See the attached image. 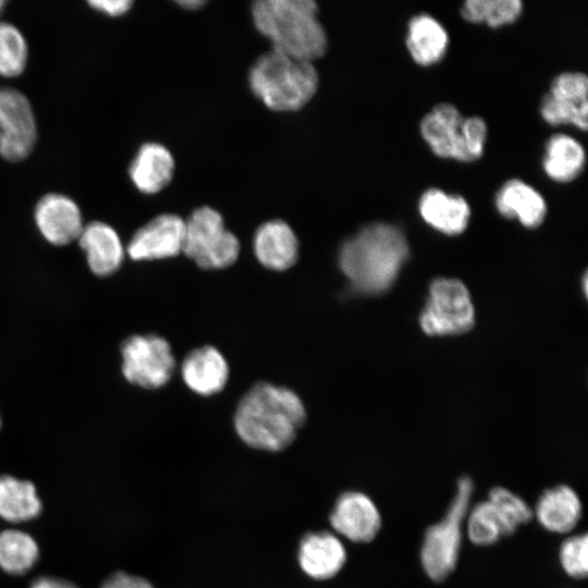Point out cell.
Returning <instances> with one entry per match:
<instances>
[{"label": "cell", "mask_w": 588, "mask_h": 588, "mask_svg": "<svg viewBox=\"0 0 588 588\" xmlns=\"http://www.w3.org/2000/svg\"><path fill=\"white\" fill-rule=\"evenodd\" d=\"M560 563L564 572L576 579L588 573V538L586 534L567 538L560 548Z\"/></svg>", "instance_id": "4dcf8cb0"}, {"label": "cell", "mask_w": 588, "mask_h": 588, "mask_svg": "<svg viewBox=\"0 0 588 588\" xmlns=\"http://www.w3.org/2000/svg\"><path fill=\"white\" fill-rule=\"evenodd\" d=\"M408 254L407 241L399 228L376 222L342 244L339 266L355 291L380 294L392 286Z\"/></svg>", "instance_id": "7a4b0ae2"}, {"label": "cell", "mask_w": 588, "mask_h": 588, "mask_svg": "<svg viewBox=\"0 0 588 588\" xmlns=\"http://www.w3.org/2000/svg\"><path fill=\"white\" fill-rule=\"evenodd\" d=\"M585 161L584 147L569 135H552L546 144L543 170L555 182L574 180L581 172Z\"/></svg>", "instance_id": "d4e9b609"}, {"label": "cell", "mask_w": 588, "mask_h": 588, "mask_svg": "<svg viewBox=\"0 0 588 588\" xmlns=\"http://www.w3.org/2000/svg\"><path fill=\"white\" fill-rule=\"evenodd\" d=\"M205 1L201 0H184L177 1V4L186 10H198L205 5Z\"/></svg>", "instance_id": "e575fe53"}, {"label": "cell", "mask_w": 588, "mask_h": 588, "mask_svg": "<svg viewBox=\"0 0 588 588\" xmlns=\"http://www.w3.org/2000/svg\"><path fill=\"white\" fill-rule=\"evenodd\" d=\"M495 207L507 219H517L524 226L536 228L547 213L542 195L529 184L513 179L505 182L495 195Z\"/></svg>", "instance_id": "7402d4cb"}, {"label": "cell", "mask_w": 588, "mask_h": 588, "mask_svg": "<svg viewBox=\"0 0 588 588\" xmlns=\"http://www.w3.org/2000/svg\"><path fill=\"white\" fill-rule=\"evenodd\" d=\"M488 500L497 510L506 535L513 534L518 526L528 523L534 516V511L520 497L503 487L492 488Z\"/></svg>", "instance_id": "f546056e"}, {"label": "cell", "mask_w": 588, "mask_h": 588, "mask_svg": "<svg viewBox=\"0 0 588 588\" xmlns=\"http://www.w3.org/2000/svg\"><path fill=\"white\" fill-rule=\"evenodd\" d=\"M185 220L177 215L163 213L139 228L126 249L136 261L171 258L183 249Z\"/></svg>", "instance_id": "7c38bea8"}, {"label": "cell", "mask_w": 588, "mask_h": 588, "mask_svg": "<svg viewBox=\"0 0 588 588\" xmlns=\"http://www.w3.org/2000/svg\"><path fill=\"white\" fill-rule=\"evenodd\" d=\"M473 489L471 479L461 477L445 516L425 534L420 560L426 574L436 581L445 579L456 566L463 522L469 510Z\"/></svg>", "instance_id": "8992f818"}, {"label": "cell", "mask_w": 588, "mask_h": 588, "mask_svg": "<svg viewBox=\"0 0 588 588\" xmlns=\"http://www.w3.org/2000/svg\"><path fill=\"white\" fill-rule=\"evenodd\" d=\"M88 3L93 9L113 17L124 15L134 4L131 0H94Z\"/></svg>", "instance_id": "d6a6232c"}, {"label": "cell", "mask_w": 588, "mask_h": 588, "mask_svg": "<svg viewBox=\"0 0 588 588\" xmlns=\"http://www.w3.org/2000/svg\"><path fill=\"white\" fill-rule=\"evenodd\" d=\"M257 260L267 269L284 271L298 259L299 243L292 228L273 219L260 224L253 238Z\"/></svg>", "instance_id": "2e32d148"}, {"label": "cell", "mask_w": 588, "mask_h": 588, "mask_svg": "<svg viewBox=\"0 0 588 588\" xmlns=\"http://www.w3.org/2000/svg\"><path fill=\"white\" fill-rule=\"evenodd\" d=\"M523 11L520 0H467L461 8L462 16L471 23L499 27L516 21Z\"/></svg>", "instance_id": "4316f807"}, {"label": "cell", "mask_w": 588, "mask_h": 588, "mask_svg": "<svg viewBox=\"0 0 588 588\" xmlns=\"http://www.w3.org/2000/svg\"><path fill=\"white\" fill-rule=\"evenodd\" d=\"M121 371L130 383L144 389L167 384L175 369V358L169 342L156 334H134L120 348Z\"/></svg>", "instance_id": "ba28073f"}, {"label": "cell", "mask_w": 588, "mask_h": 588, "mask_svg": "<svg viewBox=\"0 0 588 588\" xmlns=\"http://www.w3.org/2000/svg\"><path fill=\"white\" fill-rule=\"evenodd\" d=\"M185 384L195 393L208 396L220 392L228 382L229 366L213 346L205 345L191 351L181 365Z\"/></svg>", "instance_id": "ac0fdd59"}, {"label": "cell", "mask_w": 588, "mask_h": 588, "mask_svg": "<svg viewBox=\"0 0 588 588\" xmlns=\"http://www.w3.org/2000/svg\"><path fill=\"white\" fill-rule=\"evenodd\" d=\"M418 210L426 223L446 235L462 233L469 221L467 200L440 188H429L421 195Z\"/></svg>", "instance_id": "d6986e66"}, {"label": "cell", "mask_w": 588, "mask_h": 588, "mask_svg": "<svg viewBox=\"0 0 588 588\" xmlns=\"http://www.w3.org/2000/svg\"><path fill=\"white\" fill-rule=\"evenodd\" d=\"M588 78L580 72L555 76L540 103L543 120L551 125L572 124L583 131L588 124Z\"/></svg>", "instance_id": "8fae6325"}, {"label": "cell", "mask_w": 588, "mask_h": 588, "mask_svg": "<svg viewBox=\"0 0 588 588\" xmlns=\"http://www.w3.org/2000/svg\"><path fill=\"white\" fill-rule=\"evenodd\" d=\"M240 241L226 229L222 215L215 208H196L185 220L182 253L207 270L233 265L240 254Z\"/></svg>", "instance_id": "52a82bcc"}, {"label": "cell", "mask_w": 588, "mask_h": 588, "mask_svg": "<svg viewBox=\"0 0 588 588\" xmlns=\"http://www.w3.org/2000/svg\"><path fill=\"white\" fill-rule=\"evenodd\" d=\"M305 420V406L294 391L258 382L240 400L234 428L248 446L278 452L294 441Z\"/></svg>", "instance_id": "6da1fadb"}, {"label": "cell", "mask_w": 588, "mask_h": 588, "mask_svg": "<svg viewBox=\"0 0 588 588\" xmlns=\"http://www.w3.org/2000/svg\"><path fill=\"white\" fill-rule=\"evenodd\" d=\"M466 516L467 535L474 544L489 546L506 536L504 525L489 500L477 503Z\"/></svg>", "instance_id": "83f0119b"}, {"label": "cell", "mask_w": 588, "mask_h": 588, "mask_svg": "<svg viewBox=\"0 0 588 588\" xmlns=\"http://www.w3.org/2000/svg\"><path fill=\"white\" fill-rule=\"evenodd\" d=\"M175 162L170 150L158 143L140 146L130 164L128 174L144 194L161 192L172 180Z\"/></svg>", "instance_id": "ffe728a7"}, {"label": "cell", "mask_w": 588, "mask_h": 588, "mask_svg": "<svg viewBox=\"0 0 588 588\" xmlns=\"http://www.w3.org/2000/svg\"><path fill=\"white\" fill-rule=\"evenodd\" d=\"M30 588H77V586L63 578L41 576L32 583Z\"/></svg>", "instance_id": "836d02e7"}, {"label": "cell", "mask_w": 588, "mask_h": 588, "mask_svg": "<svg viewBox=\"0 0 588 588\" xmlns=\"http://www.w3.org/2000/svg\"><path fill=\"white\" fill-rule=\"evenodd\" d=\"M581 512L580 499L573 488L559 485L542 492L536 503L534 515L547 530L565 534L575 528Z\"/></svg>", "instance_id": "44dd1931"}, {"label": "cell", "mask_w": 588, "mask_h": 588, "mask_svg": "<svg viewBox=\"0 0 588 588\" xmlns=\"http://www.w3.org/2000/svg\"><path fill=\"white\" fill-rule=\"evenodd\" d=\"M248 85L254 96L270 110L293 112L313 99L319 76L313 62L270 50L252 65Z\"/></svg>", "instance_id": "277c9868"}, {"label": "cell", "mask_w": 588, "mask_h": 588, "mask_svg": "<svg viewBox=\"0 0 588 588\" xmlns=\"http://www.w3.org/2000/svg\"><path fill=\"white\" fill-rule=\"evenodd\" d=\"M39 547L36 540L20 529L0 532V568L10 575H23L36 564Z\"/></svg>", "instance_id": "484cf974"}, {"label": "cell", "mask_w": 588, "mask_h": 588, "mask_svg": "<svg viewBox=\"0 0 588 588\" xmlns=\"http://www.w3.org/2000/svg\"><path fill=\"white\" fill-rule=\"evenodd\" d=\"M1 426H2V420H1V415H0V429H1Z\"/></svg>", "instance_id": "8d00e7d4"}, {"label": "cell", "mask_w": 588, "mask_h": 588, "mask_svg": "<svg viewBox=\"0 0 588 588\" xmlns=\"http://www.w3.org/2000/svg\"><path fill=\"white\" fill-rule=\"evenodd\" d=\"M420 133L438 157L469 162L483 154L487 125L479 117L463 118L451 103H439L422 118Z\"/></svg>", "instance_id": "5b68a950"}, {"label": "cell", "mask_w": 588, "mask_h": 588, "mask_svg": "<svg viewBox=\"0 0 588 588\" xmlns=\"http://www.w3.org/2000/svg\"><path fill=\"white\" fill-rule=\"evenodd\" d=\"M34 219L42 237L56 246L77 241L85 225L77 204L58 193L47 194L39 199Z\"/></svg>", "instance_id": "5bb4252c"}, {"label": "cell", "mask_w": 588, "mask_h": 588, "mask_svg": "<svg viewBox=\"0 0 588 588\" xmlns=\"http://www.w3.org/2000/svg\"><path fill=\"white\" fill-rule=\"evenodd\" d=\"M474 306L467 287L456 279L434 280L419 323L429 335H451L468 331L474 324Z\"/></svg>", "instance_id": "9c48e42d"}, {"label": "cell", "mask_w": 588, "mask_h": 588, "mask_svg": "<svg viewBox=\"0 0 588 588\" xmlns=\"http://www.w3.org/2000/svg\"><path fill=\"white\" fill-rule=\"evenodd\" d=\"M332 528L353 542H369L380 530L381 515L375 502L359 491L342 493L329 516Z\"/></svg>", "instance_id": "4fadbf2b"}, {"label": "cell", "mask_w": 588, "mask_h": 588, "mask_svg": "<svg viewBox=\"0 0 588 588\" xmlns=\"http://www.w3.org/2000/svg\"><path fill=\"white\" fill-rule=\"evenodd\" d=\"M42 503L29 480L0 476V517L9 523L29 522L39 516Z\"/></svg>", "instance_id": "cb8c5ba5"}, {"label": "cell", "mask_w": 588, "mask_h": 588, "mask_svg": "<svg viewBox=\"0 0 588 588\" xmlns=\"http://www.w3.org/2000/svg\"><path fill=\"white\" fill-rule=\"evenodd\" d=\"M100 588H154V586L144 577L117 572L110 575Z\"/></svg>", "instance_id": "1f68e13d"}, {"label": "cell", "mask_w": 588, "mask_h": 588, "mask_svg": "<svg viewBox=\"0 0 588 588\" xmlns=\"http://www.w3.org/2000/svg\"><path fill=\"white\" fill-rule=\"evenodd\" d=\"M27 59L28 47L23 34L13 24L0 22V75H21Z\"/></svg>", "instance_id": "f1b7e54d"}, {"label": "cell", "mask_w": 588, "mask_h": 588, "mask_svg": "<svg viewBox=\"0 0 588 588\" xmlns=\"http://www.w3.org/2000/svg\"><path fill=\"white\" fill-rule=\"evenodd\" d=\"M78 245L89 270L97 277H109L122 266L126 249L119 233L108 223L93 221L84 225Z\"/></svg>", "instance_id": "9a60e30c"}, {"label": "cell", "mask_w": 588, "mask_h": 588, "mask_svg": "<svg viewBox=\"0 0 588 588\" xmlns=\"http://www.w3.org/2000/svg\"><path fill=\"white\" fill-rule=\"evenodd\" d=\"M37 125L28 99L21 91L0 87V156L16 162L32 152Z\"/></svg>", "instance_id": "30bf717a"}, {"label": "cell", "mask_w": 588, "mask_h": 588, "mask_svg": "<svg viewBox=\"0 0 588 588\" xmlns=\"http://www.w3.org/2000/svg\"><path fill=\"white\" fill-rule=\"evenodd\" d=\"M5 4H7V1L5 0H0V15L2 14L4 8H5Z\"/></svg>", "instance_id": "d590c367"}, {"label": "cell", "mask_w": 588, "mask_h": 588, "mask_svg": "<svg viewBox=\"0 0 588 588\" xmlns=\"http://www.w3.org/2000/svg\"><path fill=\"white\" fill-rule=\"evenodd\" d=\"M297 558L306 575L326 580L342 569L346 551L341 540L329 531L308 532L299 542Z\"/></svg>", "instance_id": "e0dca14e"}, {"label": "cell", "mask_w": 588, "mask_h": 588, "mask_svg": "<svg viewBox=\"0 0 588 588\" xmlns=\"http://www.w3.org/2000/svg\"><path fill=\"white\" fill-rule=\"evenodd\" d=\"M448 45V32L433 16L421 13L408 22L406 47L416 63L428 66L439 62Z\"/></svg>", "instance_id": "603a6c76"}, {"label": "cell", "mask_w": 588, "mask_h": 588, "mask_svg": "<svg viewBox=\"0 0 588 588\" xmlns=\"http://www.w3.org/2000/svg\"><path fill=\"white\" fill-rule=\"evenodd\" d=\"M256 29L271 44V50L313 62L328 47L327 33L313 0H257L252 3Z\"/></svg>", "instance_id": "3957f363"}]
</instances>
